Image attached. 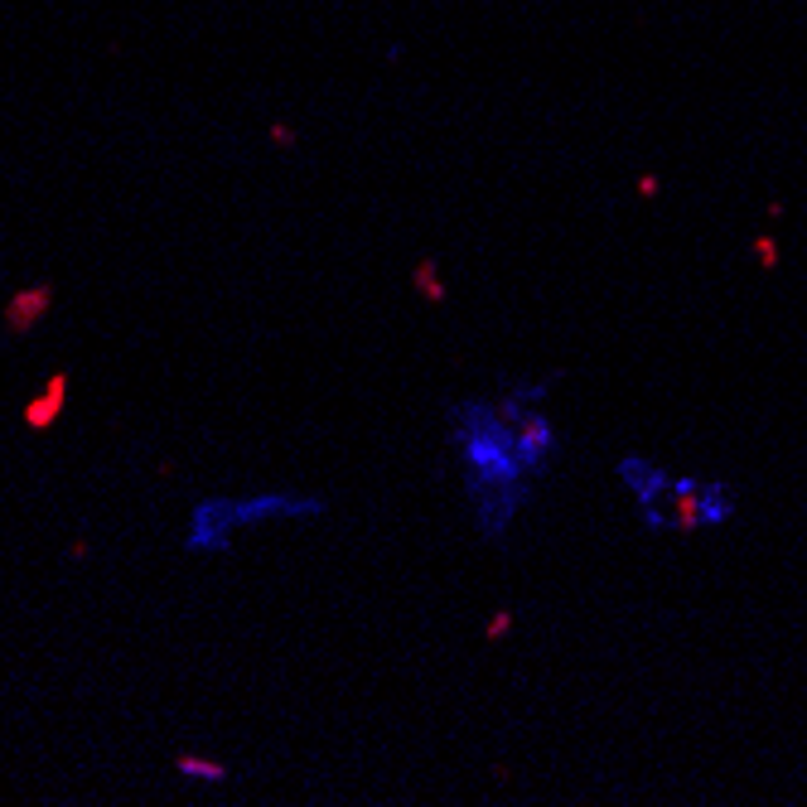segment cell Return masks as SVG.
I'll use <instances>...</instances> for the list:
<instances>
[{"label":"cell","instance_id":"obj_1","mask_svg":"<svg viewBox=\"0 0 807 807\" xmlns=\"http://www.w3.org/2000/svg\"><path fill=\"white\" fill-rule=\"evenodd\" d=\"M561 373L513 377L498 397H455L445 406V440L455 455L464 508L479 542L503 547L518 518L532 508L537 484L561 460V426L551 421L547 397Z\"/></svg>","mask_w":807,"mask_h":807},{"label":"cell","instance_id":"obj_2","mask_svg":"<svg viewBox=\"0 0 807 807\" xmlns=\"http://www.w3.org/2000/svg\"><path fill=\"white\" fill-rule=\"evenodd\" d=\"M324 513H329V498L305 489L203 493L184 522V551L199 561H213V556H228L242 532H257L271 522H319Z\"/></svg>","mask_w":807,"mask_h":807},{"label":"cell","instance_id":"obj_3","mask_svg":"<svg viewBox=\"0 0 807 807\" xmlns=\"http://www.w3.org/2000/svg\"><path fill=\"white\" fill-rule=\"evenodd\" d=\"M614 479H619V489L629 493L638 522H643L648 532H663L667 498H672V479H677V469L658 464L653 455L629 450V455H619V460H614Z\"/></svg>","mask_w":807,"mask_h":807},{"label":"cell","instance_id":"obj_4","mask_svg":"<svg viewBox=\"0 0 807 807\" xmlns=\"http://www.w3.org/2000/svg\"><path fill=\"white\" fill-rule=\"evenodd\" d=\"M54 310V286H25L15 290L10 300H5V310H0V319H5V329L10 334H29L39 319Z\"/></svg>","mask_w":807,"mask_h":807},{"label":"cell","instance_id":"obj_5","mask_svg":"<svg viewBox=\"0 0 807 807\" xmlns=\"http://www.w3.org/2000/svg\"><path fill=\"white\" fill-rule=\"evenodd\" d=\"M740 518V489L730 479H701V532L730 527Z\"/></svg>","mask_w":807,"mask_h":807},{"label":"cell","instance_id":"obj_6","mask_svg":"<svg viewBox=\"0 0 807 807\" xmlns=\"http://www.w3.org/2000/svg\"><path fill=\"white\" fill-rule=\"evenodd\" d=\"M63 406H68V373H54L49 387H44V397H34L25 406V426L29 431H49L58 416H63Z\"/></svg>","mask_w":807,"mask_h":807},{"label":"cell","instance_id":"obj_7","mask_svg":"<svg viewBox=\"0 0 807 807\" xmlns=\"http://www.w3.org/2000/svg\"><path fill=\"white\" fill-rule=\"evenodd\" d=\"M174 774L184 783L213 788V783H228V764L223 759H208V754H174Z\"/></svg>","mask_w":807,"mask_h":807},{"label":"cell","instance_id":"obj_8","mask_svg":"<svg viewBox=\"0 0 807 807\" xmlns=\"http://www.w3.org/2000/svg\"><path fill=\"white\" fill-rule=\"evenodd\" d=\"M411 281H416V290H426V300H431V305H440V300H445V286H440V276H435V257L416 261Z\"/></svg>","mask_w":807,"mask_h":807},{"label":"cell","instance_id":"obj_9","mask_svg":"<svg viewBox=\"0 0 807 807\" xmlns=\"http://www.w3.org/2000/svg\"><path fill=\"white\" fill-rule=\"evenodd\" d=\"M508 629H513V614L503 609V614H493V619H489V629H484V638H489V643H493V638H503V634H508Z\"/></svg>","mask_w":807,"mask_h":807},{"label":"cell","instance_id":"obj_10","mask_svg":"<svg viewBox=\"0 0 807 807\" xmlns=\"http://www.w3.org/2000/svg\"><path fill=\"white\" fill-rule=\"evenodd\" d=\"M276 145H295V131L290 126H276Z\"/></svg>","mask_w":807,"mask_h":807}]
</instances>
